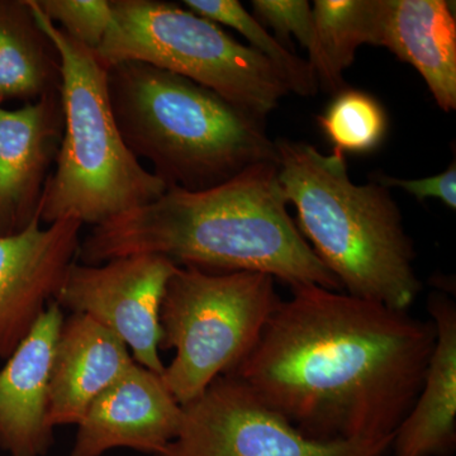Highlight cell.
<instances>
[{
  "label": "cell",
  "instance_id": "obj_7",
  "mask_svg": "<svg viewBox=\"0 0 456 456\" xmlns=\"http://www.w3.org/2000/svg\"><path fill=\"white\" fill-rule=\"evenodd\" d=\"M279 302L268 274L179 266L160 311V350H175L161 378L179 404L200 397L250 355Z\"/></svg>",
  "mask_w": 456,
  "mask_h": 456
},
{
  "label": "cell",
  "instance_id": "obj_19",
  "mask_svg": "<svg viewBox=\"0 0 456 456\" xmlns=\"http://www.w3.org/2000/svg\"><path fill=\"white\" fill-rule=\"evenodd\" d=\"M184 7L198 16L235 29L250 42L251 49L274 65L284 77L289 92L314 97L318 92L317 75L307 60L290 53L287 47L273 37L259 20L248 13L237 0H184Z\"/></svg>",
  "mask_w": 456,
  "mask_h": 456
},
{
  "label": "cell",
  "instance_id": "obj_21",
  "mask_svg": "<svg viewBox=\"0 0 456 456\" xmlns=\"http://www.w3.org/2000/svg\"><path fill=\"white\" fill-rule=\"evenodd\" d=\"M47 20L77 44L97 51L113 20L110 0H35Z\"/></svg>",
  "mask_w": 456,
  "mask_h": 456
},
{
  "label": "cell",
  "instance_id": "obj_14",
  "mask_svg": "<svg viewBox=\"0 0 456 456\" xmlns=\"http://www.w3.org/2000/svg\"><path fill=\"white\" fill-rule=\"evenodd\" d=\"M134 364L125 342L86 314L62 322L50 375L53 428L79 425L90 403Z\"/></svg>",
  "mask_w": 456,
  "mask_h": 456
},
{
  "label": "cell",
  "instance_id": "obj_6",
  "mask_svg": "<svg viewBox=\"0 0 456 456\" xmlns=\"http://www.w3.org/2000/svg\"><path fill=\"white\" fill-rule=\"evenodd\" d=\"M110 2L112 25L97 50L107 69L145 62L211 89L263 121L289 93L265 57L183 5L164 0Z\"/></svg>",
  "mask_w": 456,
  "mask_h": 456
},
{
  "label": "cell",
  "instance_id": "obj_13",
  "mask_svg": "<svg viewBox=\"0 0 456 456\" xmlns=\"http://www.w3.org/2000/svg\"><path fill=\"white\" fill-rule=\"evenodd\" d=\"M62 311L59 303L50 302L0 369V449L11 456H45L55 443L50 375Z\"/></svg>",
  "mask_w": 456,
  "mask_h": 456
},
{
  "label": "cell",
  "instance_id": "obj_10",
  "mask_svg": "<svg viewBox=\"0 0 456 456\" xmlns=\"http://www.w3.org/2000/svg\"><path fill=\"white\" fill-rule=\"evenodd\" d=\"M83 224L40 218L16 235H0V359L29 334L77 260Z\"/></svg>",
  "mask_w": 456,
  "mask_h": 456
},
{
  "label": "cell",
  "instance_id": "obj_4",
  "mask_svg": "<svg viewBox=\"0 0 456 456\" xmlns=\"http://www.w3.org/2000/svg\"><path fill=\"white\" fill-rule=\"evenodd\" d=\"M279 182L318 259L350 296L408 311L421 292L415 248L389 189L355 184L344 152L275 141Z\"/></svg>",
  "mask_w": 456,
  "mask_h": 456
},
{
  "label": "cell",
  "instance_id": "obj_17",
  "mask_svg": "<svg viewBox=\"0 0 456 456\" xmlns=\"http://www.w3.org/2000/svg\"><path fill=\"white\" fill-rule=\"evenodd\" d=\"M61 60L27 0L0 2V106L60 92Z\"/></svg>",
  "mask_w": 456,
  "mask_h": 456
},
{
  "label": "cell",
  "instance_id": "obj_15",
  "mask_svg": "<svg viewBox=\"0 0 456 456\" xmlns=\"http://www.w3.org/2000/svg\"><path fill=\"white\" fill-rule=\"evenodd\" d=\"M428 312L436 338L421 391L398 426L395 456H449L456 445V307L449 296L435 293Z\"/></svg>",
  "mask_w": 456,
  "mask_h": 456
},
{
  "label": "cell",
  "instance_id": "obj_11",
  "mask_svg": "<svg viewBox=\"0 0 456 456\" xmlns=\"http://www.w3.org/2000/svg\"><path fill=\"white\" fill-rule=\"evenodd\" d=\"M183 407L161 374L134 365L90 403L70 456L127 448L156 455L178 435Z\"/></svg>",
  "mask_w": 456,
  "mask_h": 456
},
{
  "label": "cell",
  "instance_id": "obj_8",
  "mask_svg": "<svg viewBox=\"0 0 456 456\" xmlns=\"http://www.w3.org/2000/svg\"><path fill=\"white\" fill-rule=\"evenodd\" d=\"M182 407L178 435L155 456H387L392 446L393 437L310 439L232 374Z\"/></svg>",
  "mask_w": 456,
  "mask_h": 456
},
{
  "label": "cell",
  "instance_id": "obj_12",
  "mask_svg": "<svg viewBox=\"0 0 456 456\" xmlns=\"http://www.w3.org/2000/svg\"><path fill=\"white\" fill-rule=\"evenodd\" d=\"M62 134L60 92L18 110L0 107V235H16L40 218Z\"/></svg>",
  "mask_w": 456,
  "mask_h": 456
},
{
  "label": "cell",
  "instance_id": "obj_9",
  "mask_svg": "<svg viewBox=\"0 0 456 456\" xmlns=\"http://www.w3.org/2000/svg\"><path fill=\"white\" fill-rule=\"evenodd\" d=\"M179 266L160 255L116 257L99 265L74 261L55 297L62 310L86 314L118 336L136 364L163 374L160 311Z\"/></svg>",
  "mask_w": 456,
  "mask_h": 456
},
{
  "label": "cell",
  "instance_id": "obj_22",
  "mask_svg": "<svg viewBox=\"0 0 456 456\" xmlns=\"http://www.w3.org/2000/svg\"><path fill=\"white\" fill-rule=\"evenodd\" d=\"M255 18L277 33V40L290 42L296 37L307 50L308 62L317 75L318 83L323 74V61L318 46L312 7L307 0H254Z\"/></svg>",
  "mask_w": 456,
  "mask_h": 456
},
{
  "label": "cell",
  "instance_id": "obj_1",
  "mask_svg": "<svg viewBox=\"0 0 456 456\" xmlns=\"http://www.w3.org/2000/svg\"><path fill=\"white\" fill-rule=\"evenodd\" d=\"M435 338L431 320L298 285L231 374L310 439H391L421 391Z\"/></svg>",
  "mask_w": 456,
  "mask_h": 456
},
{
  "label": "cell",
  "instance_id": "obj_16",
  "mask_svg": "<svg viewBox=\"0 0 456 456\" xmlns=\"http://www.w3.org/2000/svg\"><path fill=\"white\" fill-rule=\"evenodd\" d=\"M379 47L424 77L437 106L456 108V20L445 0H383Z\"/></svg>",
  "mask_w": 456,
  "mask_h": 456
},
{
  "label": "cell",
  "instance_id": "obj_2",
  "mask_svg": "<svg viewBox=\"0 0 456 456\" xmlns=\"http://www.w3.org/2000/svg\"><path fill=\"white\" fill-rule=\"evenodd\" d=\"M288 204L278 164L253 165L206 191L167 189L155 202L93 227L80 241L77 261L99 265L130 255H160L180 268L263 273L290 288L318 285L342 292Z\"/></svg>",
  "mask_w": 456,
  "mask_h": 456
},
{
  "label": "cell",
  "instance_id": "obj_23",
  "mask_svg": "<svg viewBox=\"0 0 456 456\" xmlns=\"http://www.w3.org/2000/svg\"><path fill=\"white\" fill-rule=\"evenodd\" d=\"M373 182L386 188H401L412 194L419 200H439L449 208H456V165L455 161L448 170L437 175L421 179H399L379 174Z\"/></svg>",
  "mask_w": 456,
  "mask_h": 456
},
{
  "label": "cell",
  "instance_id": "obj_18",
  "mask_svg": "<svg viewBox=\"0 0 456 456\" xmlns=\"http://www.w3.org/2000/svg\"><path fill=\"white\" fill-rule=\"evenodd\" d=\"M383 0H316L312 7L323 61L320 86L345 89L342 74L353 65L362 45L379 47Z\"/></svg>",
  "mask_w": 456,
  "mask_h": 456
},
{
  "label": "cell",
  "instance_id": "obj_20",
  "mask_svg": "<svg viewBox=\"0 0 456 456\" xmlns=\"http://www.w3.org/2000/svg\"><path fill=\"white\" fill-rule=\"evenodd\" d=\"M318 125L341 152H370L383 142L388 128L382 104L367 93L344 89L338 93Z\"/></svg>",
  "mask_w": 456,
  "mask_h": 456
},
{
  "label": "cell",
  "instance_id": "obj_3",
  "mask_svg": "<svg viewBox=\"0 0 456 456\" xmlns=\"http://www.w3.org/2000/svg\"><path fill=\"white\" fill-rule=\"evenodd\" d=\"M107 86L123 142L167 189L206 191L278 164L263 119L187 77L127 61L108 68Z\"/></svg>",
  "mask_w": 456,
  "mask_h": 456
},
{
  "label": "cell",
  "instance_id": "obj_5",
  "mask_svg": "<svg viewBox=\"0 0 456 456\" xmlns=\"http://www.w3.org/2000/svg\"><path fill=\"white\" fill-rule=\"evenodd\" d=\"M61 60L64 134L40 207L41 224L75 220L93 227L155 202L167 185L123 142L108 97V69L97 51L71 40L27 0Z\"/></svg>",
  "mask_w": 456,
  "mask_h": 456
}]
</instances>
